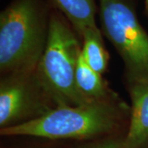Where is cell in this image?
Here are the masks:
<instances>
[{
    "mask_svg": "<svg viewBox=\"0 0 148 148\" xmlns=\"http://www.w3.org/2000/svg\"><path fill=\"white\" fill-rule=\"evenodd\" d=\"M123 106L111 96L77 106H59L32 120L1 129L2 136L92 141L117 134Z\"/></svg>",
    "mask_w": 148,
    "mask_h": 148,
    "instance_id": "cell-1",
    "label": "cell"
},
{
    "mask_svg": "<svg viewBox=\"0 0 148 148\" xmlns=\"http://www.w3.org/2000/svg\"><path fill=\"white\" fill-rule=\"evenodd\" d=\"M46 11L40 0H14L0 15V69L6 75L34 71L46 46Z\"/></svg>",
    "mask_w": 148,
    "mask_h": 148,
    "instance_id": "cell-2",
    "label": "cell"
},
{
    "mask_svg": "<svg viewBox=\"0 0 148 148\" xmlns=\"http://www.w3.org/2000/svg\"><path fill=\"white\" fill-rule=\"evenodd\" d=\"M81 51L69 22L60 14L53 13L49 17L46 46L36 73L56 107L94 101L85 96L76 84V67Z\"/></svg>",
    "mask_w": 148,
    "mask_h": 148,
    "instance_id": "cell-3",
    "label": "cell"
},
{
    "mask_svg": "<svg viewBox=\"0 0 148 148\" xmlns=\"http://www.w3.org/2000/svg\"><path fill=\"white\" fill-rule=\"evenodd\" d=\"M101 32L125 65L127 81L148 82V34L128 0H100Z\"/></svg>",
    "mask_w": 148,
    "mask_h": 148,
    "instance_id": "cell-4",
    "label": "cell"
},
{
    "mask_svg": "<svg viewBox=\"0 0 148 148\" xmlns=\"http://www.w3.org/2000/svg\"><path fill=\"white\" fill-rule=\"evenodd\" d=\"M36 70L7 75L0 84L1 129L36 119L53 109Z\"/></svg>",
    "mask_w": 148,
    "mask_h": 148,
    "instance_id": "cell-5",
    "label": "cell"
},
{
    "mask_svg": "<svg viewBox=\"0 0 148 148\" xmlns=\"http://www.w3.org/2000/svg\"><path fill=\"white\" fill-rule=\"evenodd\" d=\"M132 101L123 148H148V82L127 81Z\"/></svg>",
    "mask_w": 148,
    "mask_h": 148,
    "instance_id": "cell-6",
    "label": "cell"
},
{
    "mask_svg": "<svg viewBox=\"0 0 148 148\" xmlns=\"http://www.w3.org/2000/svg\"><path fill=\"white\" fill-rule=\"evenodd\" d=\"M79 36L89 29L98 28L95 22V0H51Z\"/></svg>",
    "mask_w": 148,
    "mask_h": 148,
    "instance_id": "cell-7",
    "label": "cell"
},
{
    "mask_svg": "<svg viewBox=\"0 0 148 148\" xmlns=\"http://www.w3.org/2000/svg\"><path fill=\"white\" fill-rule=\"evenodd\" d=\"M102 74L91 69L80 53L76 67V84L78 90L90 100H98L110 96Z\"/></svg>",
    "mask_w": 148,
    "mask_h": 148,
    "instance_id": "cell-8",
    "label": "cell"
},
{
    "mask_svg": "<svg viewBox=\"0 0 148 148\" xmlns=\"http://www.w3.org/2000/svg\"><path fill=\"white\" fill-rule=\"evenodd\" d=\"M82 55L84 60L95 72L103 74L107 69L110 57L104 46L102 32L99 28L89 29L82 34Z\"/></svg>",
    "mask_w": 148,
    "mask_h": 148,
    "instance_id": "cell-9",
    "label": "cell"
},
{
    "mask_svg": "<svg viewBox=\"0 0 148 148\" xmlns=\"http://www.w3.org/2000/svg\"><path fill=\"white\" fill-rule=\"evenodd\" d=\"M125 135H111L106 138L89 141L77 148H123Z\"/></svg>",
    "mask_w": 148,
    "mask_h": 148,
    "instance_id": "cell-10",
    "label": "cell"
},
{
    "mask_svg": "<svg viewBox=\"0 0 148 148\" xmlns=\"http://www.w3.org/2000/svg\"><path fill=\"white\" fill-rule=\"evenodd\" d=\"M145 4H146V11L148 14V0H145Z\"/></svg>",
    "mask_w": 148,
    "mask_h": 148,
    "instance_id": "cell-11",
    "label": "cell"
}]
</instances>
